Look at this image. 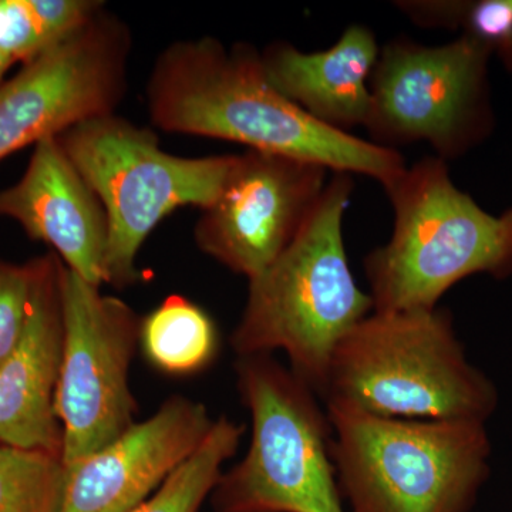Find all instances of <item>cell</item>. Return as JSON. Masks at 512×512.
Here are the masks:
<instances>
[{
	"mask_svg": "<svg viewBox=\"0 0 512 512\" xmlns=\"http://www.w3.org/2000/svg\"><path fill=\"white\" fill-rule=\"evenodd\" d=\"M146 109L151 124L164 133L302 158L330 173L372 178L382 187L406 168L399 151L312 119L276 89L261 50L249 43L227 47L211 36L175 40L153 64Z\"/></svg>",
	"mask_w": 512,
	"mask_h": 512,
	"instance_id": "obj_1",
	"label": "cell"
},
{
	"mask_svg": "<svg viewBox=\"0 0 512 512\" xmlns=\"http://www.w3.org/2000/svg\"><path fill=\"white\" fill-rule=\"evenodd\" d=\"M355 175L332 173L301 231L261 275L248 281L231 335L238 357L282 350L291 370L322 397L340 340L373 312L356 284L343 238Z\"/></svg>",
	"mask_w": 512,
	"mask_h": 512,
	"instance_id": "obj_2",
	"label": "cell"
},
{
	"mask_svg": "<svg viewBox=\"0 0 512 512\" xmlns=\"http://www.w3.org/2000/svg\"><path fill=\"white\" fill-rule=\"evenodd\" d=\"M322 399L386 419L487 423L498 392L437 306L360 320L333 352Z\"/></svg>",
	"mask_w": 512,
	"mask_h": 512,
	"instance_id": "obj_3",
	"label": "cell"
},
{
	"mask_svg": "<svg viewBox=\"0 0 512 512\" xmlns=\"http://www.w3.org/2000/svg\"><path fill=\"white\" fill-rule=\"evenodd\" d=\"M392 237L363 259L373 311L433 309L468 276L512 275V231L451 180L446 161L426 157L384 185Z\"/></svg>",
	"mask_w": 512,
	"mask_h": 512,
	"instance_id": "obj_4",
	"label": "cell"
},
{
	"mask_svg": "<svg viewBox=\"0 0 512 512\" xmlns=\"http://www.w3.org/2000/svg\"><path fill=\"white\" fill-rule=\"evenodd\" d=\"M350 512H470L491 473L483 421L402 420L326 404Z\"/></svg>",
	"mask_w": 512,
	"mask_h": 512,
	"instance_id": "obj_5",
	"label": "cell"
},
{
	"mask_svg": "<svg viewBox=\"0 0 512 512\" xmlns=\"http://www.w3.org/2000/svg\"><path fill=\"white\" fill-rule=\"evenodd\" d=\"M235 373L251 444L215 485V512H346L318 394L271 355L238 357Z\"/></svg>",
	"mask_w": 512,
	"mask_h": 512,
	"instance_id": "obj_6",
	"label": "cell"
},
{
	"mask_svg": "<svg viewBox=\"0 0 512 512\" xmlns=\"http://www.w3.org/2000/svg\"><path fill=\"white\" fill-rule=\"evenodd\" d=\"M106 211V285L143 279L138 254L151 232L178 208L205 210L220 194L235 156L167 153L151 128L119 114L96 117L57 136Z\"/></svg>",
	"mask_w": 512,
	"mask_h": 512,
	"instance_id": "obj_7",
	"label": "cell"
},
{
	"mask_svg": "<svg viewBox=\"0 0 512 512\" xmlns=\"http://www.w3.org/2000/svg\"><path fill=\"white\" fill-rule=\"evenodd\" d=\"M491 57L467 35L441 46L407 36L384 43L370 77L369 141L394 151L426 143L446 163L466 156L495 128Z\"/></svg>",
	"mask_w": 512,
	"mask_h": 512,
	"instance_id": "obj_8",
	"label": "cell"
},
{
	"mask_svg": "<svg viewBox=\"0 0 512 512\" xmlns=\"http://www.w3.org/2000/svg\"><path fill=\"white\" fill-rule=\"evenodd\" d=\"M63 355L55 410L64 466L119 439L134 423L130 366L141 318L101 286L62 268Z\"/></svg>",
	"mask_w": 512,
	"mask_h": 512,
	"instance_id": "obj_9",
	"label": "cell"
},
{
	"mask_svg": "<svg viewBox=\"0 0 512 512\" xmlns=\"http://www.w3.org/2000/svg\"><path fill=\"white\" fill-rule=\"evenodd\" d=\"M131 47L127 23L103 8L59 45L23 64L0 89V161L116 113L126 99Z\"/></svg>",
	"mask_w": 512,
	"mask_h": 512,
	"instance_id": "obj_10",
	"label": "cell"
},
{
	"mask_svg": "<svg viewBox=\"0 0 512 512\" xmlns=\"http://www.w3.org/2000/svg\"><path fill=\"white\" fill-rule=\"evenodd\" d=\"M328 174V168L302 158L254 150L237 154L220 194L201 211L195 244L251 281L301 231Z\"/></svg>",
	"mask_w": 512,
	"mask_h": 512,
	"instance_id": "obj_11",
	"label": "cell"
},
{
	"mask_svg": "<svg viewBox=\"0 0 512 512\" xmlns=\"http://www.w3.org/2000/svg\"><path fill=\"white\" fill-rule=\"evenodd\" d=\"M212 424L204 404L171 397L119 439L66 466L60 512L133 511L200 447Z\"/></svg>",
	"mask_w": 512,
	"mask_h": 512,
	"instance_id": "obj_12",
	"label": "cell"
},
{
	"mask_svg": "<svg viewBox=\"0 0 512 512\" xmlns=\"http://www.w3.org/2000/svg\"><path fill=\"white\" fill-rule=\"evenodd\" d=\"M0 218L45 242L64 266L90 284L106 285V211L57 137L33 146L18 183L0 190Z\"/></svg>",
	"mask_w": 512,
	"mask_h": 512,
	"instance_id": "obj_13",
	"label": "cell"
},
{
	"mask_svg": "<svg viewBox=\"0 0 512 512\" xmlns=\"http://www.w3.org/2000/svg\"><path fill=\"white\" fill-rule=\"evenodd\" d=\"M30 262L28 322L0 365V444L62 454L55 400L63 355V262L55 252Z\"/></svg>",
	"mask_w": 512,
	"mask_h": 512,
	"instance_id": "obj_14",
	"label": "cell"
},
{
	"mask_svg": "<svg viewBox=\"0 0 512 512\" xmlns=\"http://www.w3.org/2000/svg\"><path fill=\"white\" fill-rule=\"evenodd\" d=\"M380 47L372 29L350 25L328 49L305 52L276 40L261 57L279 92L323 126L352 134L369 119L370 77Z\"/></svg>",
	"mask_w": 512,
	"mask_h": 512,
	"instance_id": "obj_15",
	"label": "cell"
},
{
	"mask_svg": "<svg viewBox=\"0 0 512 512\" xmlns=\"http://www.w3.org/2000/svg\"><path fill=\"white\" fill-rule=\"evenodd\" d=\"M217 326L197 303L170 295L141 318L140 345L148 362L168 375H190L217 356Z\"/></svg>",
	"mask_w": 512,
	"mask_h": 512,
	"instance_id": "obj_16",
	"label": "cell"
},
{
	"mask_svg": "<svg viewBox=\"0 0 512 512\" xmlns=\"http://www.w3.org/2000/svg\"><path fill=\"white\" fill-rule=\"evenodd\" d=\"M100 0H0V49L28 64L96 15Z\"/></svg>",
	"mask_w": 512,
	"mask_h": 512,
	"instance_id": "obj_17",
	"label": "cell"
},
{
	"mask_svg": "<svg viewBox=\"0 0 512 512\" xmlns=\"http://www.w3.org/2000/svg\"><path fill=\"white\" fill-rule=\"evenodd\" d=\"M245 424L228 417L214 420L200 447L130 512H198L222 476L225 461L237 454Z\"/></svg>",
	"mask_w": 512,
	"mask_h": 512,
	"instance_id": "obj_18",
	"label": "cell"
},
{
	"mask_svg": "<svg viewBox=\"0 0 512 512\" xmlns=\"http://www.w3.org/2000/svg\"><path fill=\"white\" fill-rule=\"evenodd\" d=\"M62 454L0 444V512H60Z\"/></svg>",
	"mask_w": 512,
	"mask_h": 512,
	"instance_id": "obj_19",
	"label": "cell"
},
{
	"mask_svg": "<svg viewBox=\"0 0 512 512\" xmlns=\"http://www.w3.org/2000/svg\"><path fill=\"white\" fill-rule=\"evenodd\" d=\"M32 276V262L18 265L0 259V365L25 332Z\"/></svg>",
	"mask_w": 512,
	"mask_h": 512,
	"instance_id": "obj_20",
	"label": "cell"
},
{
	"mask_svg": "<svg viewBox=\"0 0 512 512\" xmlns=\"http://www.w3.org/2000/svg\"><path fill=\"white\" fill-rule=\"evenodd\" d=\"M460 29L488 47L512 73V0H466Z\"/></svg>",
	"mask_w": 512,
	"mask_h": 512,
	"instance_id": "obj_21",
	"label": "cell"
},
{
	"mask_svg": "<svg viewBox=\"0 0 512 512\" xmlns=\"http://www.w3.org/2000/svg\"><path fill=\"white\" fill-rule=\"evenodd\" d=\"M396 8L424 29H460L466 0H406Z\"/></svg>",
	"mask_w": 512,
	"mask_h": 512,
	"instance_id": "obj_22",
	"label": "cell"
},
{
	"mask_svg": "<svg viewBox=\"0 0 512 512\" xmlns=\"http://www.w3.org/2000/svg\"><path fill=\"white\" fill-rule=\"evenodd\" d=\"M13 66H15L13 60L0 49V89H2L3 84L6 82V73H8Z\"/></svg>",
	"mask_w": 512,
	"mask_h": 512,
	"instance_id": "obj_23",
	"label": "cell"
},
{
	"mask_svg": "<svg viewBox=\"0 0 512 512\" xmlns=\"http://www.w3.org/2000/svg\"><path fill=\"white\" fill-rule=\"evenodd\" d=\"M501 218H503L505 224H507L508 228H510L512 231V207L510 210L505 211L504 214L501 215Z\"/></svg>",
	"mask_w": 512,
	"mask_h": 512,
	"instance_id": "obj_24",
	"label": "cell"
}]
</instances>
